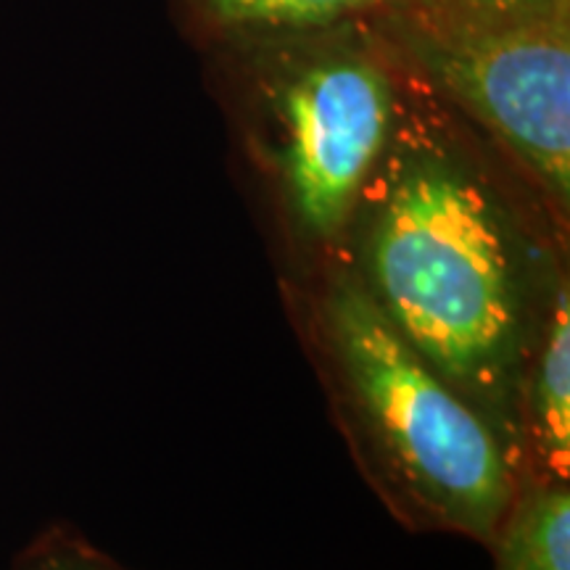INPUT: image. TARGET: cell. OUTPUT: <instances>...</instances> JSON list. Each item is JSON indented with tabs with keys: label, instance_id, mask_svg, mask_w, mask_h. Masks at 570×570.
<instances>
[{
	"label": "cell",
	"instance_id": "4",
	"mask_svg": "<svg viewBox=\"0 0 570 570\" xmlns=\"http://www.w3.org/2000/svg\"><path fill=\"white\" fill-rule=\"evenodd\" d=\"M454 104L481 122L568 209V6L512 19H454L425 48Z\"/></svg>",
	"mask_w": 570,
	"mask_h": 570
},
{
	"label": "cell",
	"instance_id": "6",
	"mask_svg": "<svg viewBox=\"0 0 570 570\" xmlns=\"http://www.w3.org/2000/svg\"><path fill=\"white\" fill-rule=\"evenodd\" d=\"M491 544L497 570H570L568 481L520 489Z\"/></svg>",
	"mask_w": 570,
	"mask_h": 570
},
{
	"label": "cell",
	"instance_id": "7",
	"mask_svg": "<svg viewBox=\"0 0 570 570\" xmlns=\"http://www.w3.org/2000/svg\"><path fill=\"white\" fill-rule=\"evenodd\" d=\"M383 0H204V9L233 30H312L375 9Z\"/></svg>",
	"mask_w": 570,
	"mask_h": 570
},
{
	"label": "cell",
	"instance_id": "2",
	"mask_svg": "<svg viewBox=\"0 0 570 570\" xmlns=\"http://www.w3.org/2000/svg\"><path fill=\"white\" fill-rule=\"evenodd\" d=\"M320 327L396 487L441 529L491 544L520 491V460L494 423L399 336L354 273L327 283Z\"/></svg>",
	"mask_w": 570,
	"mask_h": 570
},
{
	"label": "cell",
	"instance_id": "1",
	"mask_svg": "<svg viewBox=\"0 0 570 570\" xmlns=\"http://www.w3.org/2000/svg\"><path fill=\"white\" fill-rule=\"evenodd\" d=\"M375 177L356 281L523 462V375L554 283L541 294L539 259L508 206L446 142L391 138Z\"/></svg>",
	"mask_w": 570,
	"mask_h": 570
},
{
	"label": "cell",
	"instance_id": "9",
	"mask_svg": "<svg viewBox=\"0 0 570 570\" xmlns=\"http://www.w3.org/2000/svg\"><path fill=\"white\" fill-rule=\"evenodd\" d=\"M441 3L452 13V19H512L562 9L568 0H441Z\"/></svg>",
	"mask_w": 570,
	"mask_h": 570
},
{
	"label": "cell",
	"instance_id": "3",
	"mask_svg": "<svg viewBox=\"0 0 570 570\" xmlns=\"http://www.w3.org/2000/svg\"><path fill=\"white\" fill-rule=\"evenodd\" d=\"M396 92L365 53L312 59L273 98V161L291 223L336 246L360 214L394 138Z\"/></svg>",
	"mask_w": 570,
	"mask_h": 570
},
{
	"label": "cell",
	"instance_id": "8",
	"mask_svg": "<svg viewBox=\"0 0 570 570\" xmlns=\"http://www.w3.org/2000/svg\"><path fill=\"white\" fill-rule=\"evenodd\" d=\"M13 570H119L101 552L67 531H51L40 537L21 554Z\"/></svg>",
	"mask_w": 570,
	"mask_h": 570
},
{
	"label": "cell",
	"instance_id": "5",
	"mask_svg": "<svg viewBox=\"0 0 570 570\" xmlns=\"http://www.w3.org/2000/svg\"><path fill=\"white\" fill-rule=\"evenodd\" d=\"M523 452L539 460V479L568 481L570 470V304L568 283L550 291L520 396Z\"/></svg>",
	"mask_w": 570,
	"mask_h": 570
}]
</instances>
